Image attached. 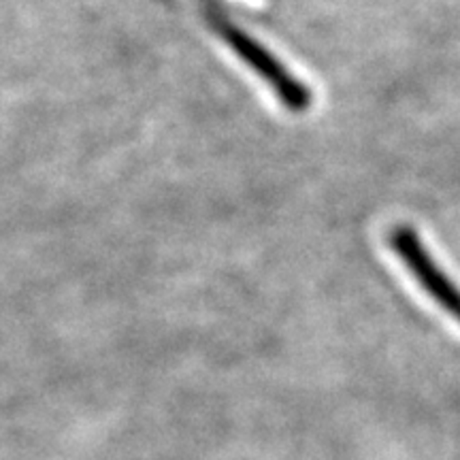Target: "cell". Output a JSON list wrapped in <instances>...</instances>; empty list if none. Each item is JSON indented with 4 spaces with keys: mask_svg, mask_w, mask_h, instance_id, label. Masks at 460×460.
<instances>
[{
    "mask_svg": "<svg viewBox=\"0 0 460 460\" xmlns=\"http://www.w3.org/2000/svg\"><path fill=\"white\" fill-rule=\"evenodd\" d=\"M211 28L220 34V39L228 43V48L237 54L247 66L256 75H261L264 82L269 84L281 105L292 113H303L312 107V92L307 85L292 75L281 62L261 45L256 39H252L245 31H241L222 17H211Z\"/></svg>",
    "mask_w": 460,
    "mask_h": 460,
    "instance_id": "6da1fadb",
    "label": "cell"
},
{
    "mask_svg": "<svg viewBox=\"0 0 460 460\" xmlns=\"http://www.w3.org/2000/svg\"><path fill=\"white\" fill-rule=\"evenodd\" d=\"M390 245L410 269L413 278L420 281V286L435 298L447 314L460 322V290L447 279V275L437 267L433 258L424 245L420 243L418 233L410 226H399L390 233Z\"/></svg>",
    "mask_w": 460,
    "mask_h": 460,
    "instance_id": "7a4b0ae2",
    "label": "cell"
}]
</instances>
